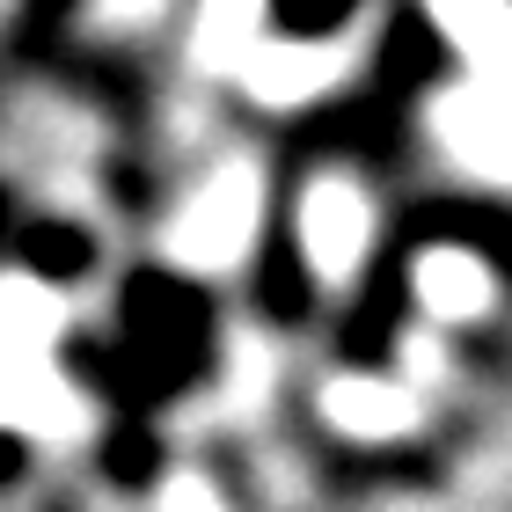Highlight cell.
Returning a JSON list of instances; mask_svg holds the SVG:
<instances>
[{
	"mask_svg": "<svg viewBox=\"0 0 512 512\" xmlns=\"http://www.w3.org/2000/svg\"><path fill=\"white\" fill-rule=\"evenodd\" d=\"M242 205H249L242 191H220L213 205H205V227H191V235H183V249H191V256H227V249L242 242V227H249Z\"/></svg>",
	"mask_w": 512,
	"mask_h": 512,
	"instance_id": "6da1fadb",
	"label": "cell"
},
{
	"mask_svg": "<svg viewBox=\"0 0 512 512\" xmlns=\"http://www.w3.org/2000/svg\"><path fill=\"white\" fill-rule=\"evenodd\" d=\"M344 242H359V220H344V205L322 198L315 205V249H322V264H344Z\"/></svg>",
	"mask_w": 512,
	"mask_h": 512,
	"instance_id": "7a4b0ae2",
	"label": "cell"
},
{
	"mask_svg": "<svg viewBox=\"0 0 512 512\" xmlns=\"http://www.w3.org/2000/svg\"><path fill=\"white\" fill-rule=\"evenodd\" d=\"M169 512H213V498H205V491H176Z\"/></svg>",
	"mask_w": 512,
	"mask_h": 512,
	"instance_id": "3957f363",
	"label": "cell"
}]
</instances>
